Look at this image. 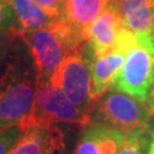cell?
I'll return each instance as SVG.
<instances>
[{
	"label": "cell",
	"instance_id": "cell-1",
	"mask_svg": "<svg viewBox=\"0 0 154 154\" xmlns=\"http://www.w3.org/2000/svg\"><path fill=\"white\" fill-rule=\"evenodd\" d=\"M93 122V114L85 112L50 80L37 78L35 99L30 114L20 125L23 130L33 127L50 128L60 123L87 127Z\"/></svg>",
	"mask_w": 154,
	"mask_h": 154
},
{
	"label": "cell",
	"instance_id": "cell-2",
	"mask_svg": "<svg viewBox=\"0 0 154 154\" xmlns=\"http://www.w3.org/2000/svg\"><path fill=\"white\" fill-rule=\"evenodd\" d=\"M96 123H102L125 135L132 132H146L151 123V114L145 103L118 89H110L96 102Z\"/></svg>",
	"mask_w": 154,
	"mask_h": 154
},
{
	"label": "cell",
	"instance_id": "cell-3",
	"mask_svg": "<svg viewBox=\"0 0 154 154\" xmlns=\"http://www.w3.org/2000/svg\"><path fill=\"white\" fill-rule=\"evenodd\" d=\"M37 90V78L28 69L9 64L0 77V129L17 125L30 114Z\"/></svg>",
	"mask_w": 154,
	"mask_h": 154
},
{
	"label": "cell",
	"instance_id": "cell-4",
	"mask_svg": "<svg viewBox=\"0 0 154 154\" xmlns=\"http://www.w3.org/2000/svg\"><path fill=\"white\" fill-rule=\"evenodd\" d=\"M154 85V34H139L127 54L116 88L145 103Z\"/></svg>",
	"mask_w": 154,
	"mask_h": 154
},
{
	"label": "cell",
	"instance_id": "cell-5",
	"mask_svg": "<svg viewBox=\"0 0 154 154\" xmlns=\"http://www.w3.org/2000/svg\"><path fill=\"white\" fill-rule=\"evenodd\" d=\"M90 62L85 50L67 55L50 77V82L62 89L78 107L93 114L96 102L91 94Z\"/></svg>",
	"mask_w": 154,
	"mask_h": 154
},
{
	"label": "cell",
	"instance_id": "cell-6",
	"mask_svg": "<svg viewBox=\"0 0 154 154\" xmlns=\"http://www.w3.org/2000/svg\"><path fill=\"white\" fill-rule=\"evenodd\" d=\"M137 42V34L127 28L121 29L114 46L100 54H93L91 94L97 102L107 90L116 88V80L126 62L127 54Z\"/></svg>",
	"mask_w": 154,
	"mask_h": 154
},
{
	"label": "cell",
	"instance_id": "cell-7",
	"mask_svg": "<svg viewBox=\"0 0 154 154\" xmlns=\"http://www.w3.org/2000/svg\"><path fill=\"white\" fill-rule=\"evenodd\" d=\"M33 61L35 78L50 80L56 69L70 51L58 32L49 28L20 34Z\"/></svg>",
	"mask_w": 154,
	"mask_h": 154
},
{
	"label": "cell",
	"instance_id": "cell-8",
	"mask_svg": "<svg viewBox=\"0 0 154 154\" xmlns=\"http://www.w3.org/2000/svg\"><path fill=\"white\" fill-rule=\"evenodd\" d=\"M127 135L102 123L85 127L74 154H119Z\"/></svg>",
	"mask_w": 154,
	"mask_h": 154
},
{
	"label": "cell",
	"instance_id": "cell-9",
	"mask_svg": "<svg viewBox=\"0 0 154 154\" xmlns=\"http://www.w3.org/2000/svg\"><path fill=\"white\" fill-rule=\"evenodd\" d=\"M122 28L119 11L116 6L109 1L105 9L94 21L87 32V42L93 54H100L112 48Z\"/></svg>",
	"mask_w": 154,
	"mask_h": 154
},
{
	"label": "cell",
	"instance_id": "cell-10",
	"mask_svg": "<svg viewBox=\"0 0 154 154\" xmlns=\"http://www.w3.org/2000/svg\"><path fill=\"white\" fill-rule=\"evenodd\" d=\"M116 6L122 25L139 34H154V0H109Z\"/></svg>",
	"mask_w": 154,
	"mask_h": 154
},
{
	"label": "cell",
	"instance_id": "cell-11",
	"mask_svg": "<svg viewBox=\"0 0 154 154\" xmlns=\"http://www.w3.org/2000/svg\"><path fill=\"white\" fill-rule=\"evenodd\" d=\"M9 2L15 14V28L13 33L17 35L49 28L56 21L33 0H9Z\"/></svg>",
	"mask_w": 154,
	"mask_h": 154
},
{
	"label": "cell",
	"instance_id": "cell-12",
	"mask_svg": "<svg viewBox=\"0 0 154 154\" xmlns=\"http://www.w3.org/2000/svg\"><path fill=\"white\" fill-rule=\"evenodd\" d=\"M109 0H66L64 18L87 40V32L94 21L105 9Z\"/></svg>",
	"mask_w": 154,
	"mask_h": 154
},
{
	"label": "cell",
	"instance_id": "cell-13",
	"mask_svg": "<svg viewBox=\"0 0 154 154\" xmlns=\"http://www.w3.org/2000/svg\"><path fill=\"white\" fill-rule=\"evenodd\" d=\"M48 144V128L33 127L25 130L8 154H45Z\"/></svg>",
	"mask_w": 154,
	"mask_h": 154
},
{
	"label": "cell",
	"instance_id": "cell-14",
	"mask_svg": "<svg viewBox=\"0 0 154 154\" xmlns=\"http://www.w3.org/2000/svg\"><path fill=\"white\" fill-rule=\"evenodd\" d=\"M24 130L20 123L0 129V154H8L17 140L22 137Z\"/></svg>",
	"mask_w": 154,
	"mask_h": 154
},
{
	"label": "cell",
	"instance_id": "cell-15",
	"mask_svg": "<svg viewBox=\"0 0 154 154\" xmlns=\"http://www.w3.org/2000/svg\"><path fill=\"white\" fill-rule=\"evenodd\" d=\"M145 134L146 132L138 131L127 135L119 154H144Z\"/></svg>",
	"mask_w": 154,
	"mask_h": 154
},
{
	"label": "cell",
	"instance_id": "cell-16",
	"mask_svg": "<svg viewBox=\"0 0 154 154\" xmlns=\"http://www.w3.org/2000/svg\"><path fill=\"white\" fill-rule=\"evenodd\" d=\"M15 14L9 0H0V34L14 31Z\"/></svg>",
	"mask_w": 154,
	"mask_h": 154
},
{
	"label": "cell",
	"instance_id": "cell-17",
	"mask_svg": "<svg viewBox=\"0 0 154 154\" xmlns=\"http://www.w3.org/2000/svg\"><path fill=\"white\" fill-rule=\"evenodd\" d=\"M45 154H66L64 136L57 126L48 128V144Z\"/></svg>",
	"mask_w": 154,
	"mask_h": 154
},
{
	"label": "cell",
	"instance_id": "cell-18",
	"mask_svg": "<svg viewBox=\"0 0 154 154\" xmlns=\"http://www.w3.org/2000/svg\"><path fill=\"white\" fill-rule=\"evenodd\" d=\"M33 1L55 20L62 18L65 15V0H33Z\"/></svg>",
	"mask_w": 154,
	"mask_h": 154
},
{
	"label": "cell",
	"instance_id": "cell-19",
	"mask_svg": "<svg viewBox=\"0 0 154 154\" xmlns=\"http://www.w3.org/2000/svg\"><path fill=\"white\" fill-rule=\"evenodd\" d=\"M145 104H146L147 109H149L151 118L154 119V85L152 86L151 90H149V96H147V100L145 102Z\"/></svg>",
	"mask_w": 154,
	"mask_h": 154
},
{
	"label": "cell",
	"instance_id": "cell-20",
	"mask_svg": "<svg viewBox=\"0 0 154 154\" xmlns=\"http://www.w3.org/2000/svg\"><path fill=\"white\" fill-rule=\"evenodd\" d=\"M147 154H154V131L151 132V139H149V147H147Z\"/></svg>",
	"mask_w": 154,
	"mask_h": 154
},
{
	"label": "cell",
	"instance_id": "cell-21",
	"mask_svg": "<svg viewBox=\"0 0 154 154\" xmlns=\"http://www.w3.org/2000/svg\"><path fill=\"white\" fill-rule=\"evenodd\" d=\"M65 4H66V0H65Z\"/></svg>",
	"mask_w": 154,
	"mask_h": 154
}]
</instances>
